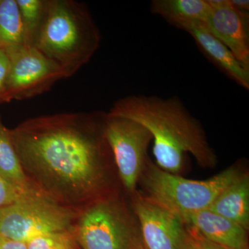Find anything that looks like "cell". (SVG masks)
<instances>
[{"instance_id": "cell-1", "label": "cell", "mask_w": 249, "mask_h": 249, "mask_svg": "<svg viewBox=\"0 0 249 249\" xmlns=\"http://www.w3.org/2000/svg\"><path fill=\"white\" fill-rule=\"evenodd\" d=\"M107 113H60L31 118L9 129L23 171L32 186L79 213L119 191L105 132Z\"/></svg>"}, {"instance_id": "cell-2", "label": "cell", "mask_w": 249, "mask_h": 249, "mask_svg": "<svg viewBox=\"0 0 249 249\" xmlns=\"http://www.w3.org/2000/svg\"><path fill=\"white\" fill-rule=\"evenodd\" d=\"M108 114L145 127L153 138L156 164L168 173L179 175L187 154H191L203 168L217 164V157L202 125L177 96H127L114 103Z\"/></svg>"}, {"instance_id": "cell-3", "label": "cell", "mask_w": 249, "mask_h": 249, "mask_svg": "<svg viewBox=\"0 0 249 249\" xmlns=\"http://www.w3.org/2000/svg\"><path fill=\"white\" fill-rule=\"evenodd\" d=\"M101 41L99 29L85 4L73 0L46 1L34 47L61 67L67 78L91 60Z\"/></svg>"}, {"instance_id": "cell-4", "label": "cell", "mask_w": 249, "mask_h": 249, "mask_svg": "<svg viewBox=\"0 0 249 249\" xmlns=\"http://www.w3.org/2000/svg\"><path fill=\"white\" fill-rule=\"evenodd\" d=\"M239 167H230L206 180H192L160 169L147 160L139 184L149 199L182 218L208 209L218 195L244 173Z\"/></svg>"}, {"instance_id": "cell-5", "label": "cell", "mask_w": 249, "mask_h": 249, "mask_svg": "<svg viewBox=\"0 0 249 249\" xmlns=\"http://www.w3.org/2000/svg\"><path fill=\"white\" fill-rule=\"evenodd\" d=\"M74 231L83 249H134L141 240L138 222L120 191L80 211Z\"/></svg>"}, {"instance_id": "cell-6", "label": "cell", "mask_w": 249, "mask_h": 249, "mask_svg": "<svg viewBox=\"0 0 249 249\" xmlns=\"http://www.w3.org/2000/svg\"><path fill=\"white\" fill-rule=\"evenodd\" d=\"M78 214L31 190L14 204L0 207V235L27 244L39 236L73 229Z\"/></svg>"}, {"instance_id": "cell-7", "label": "cell", "mask_w": 249, "mask_h": 249, "mask_svg": "<svg viewBox=\"0 0 249 249\" xmlns=\"http://www.w3.org/2000/svg\"><path fill=\"white\" fill-rule=\"evenodd\" d=\"M105 132L114 157L119 181L132 196L149 157L147 150L153 140L152 134L142 124L125 118L106 116Z\"/></svg>"}, {"instance_id": "cell-8", "label": "cell", "mask_w": 249, "mask_h": 249, "mask_svg": "<svg viewBox=\"0 0 249 249\" xmlns=\"http://www.w3.org/2000/svg\"><path fill=\"white\" fill-rule=\"evenodd\" d=\"M10 69L6 85V102L34 97L47 91L67 76L58 65L34 46H25L6 53Z\"/></svg>"}, {"instance_id": "cell-9", "label": "cell", "mask_w": 249, "mask_h": 249, "mask_svg": "<svg viewBox=\"0 0 249 249\" xmlns=\"http://www.w3.org/2000/svg\"><path fill=\"white\" fill-rule=\"evenodd\" d=\"M131 196V208L138 222L146 249H186L187 225L182 218L156 204L138 191Z\"/></svg>"}, {"instance_id": "cell-10", "label": "cell", "mask_w": 249, "mask_h": 249, "mask_svg": "<svg viewBox=\"0 0 249 249\" xmlns=\"http://www.w3.org/2000/svg\"><path fill=\"white\" fill-rule=\"evenodd\" d=\"M211 8L206 27L249 70V15L232 7L230 0H207Z\"/></svg>"}, {"instance_id": "cell-11", "label": "cell", "mask_w": 249, "mask_h": 249, "mask_svg": "<svg viewBox=\"0 0 249 249\" xmlns=\"http://www.w3.org/2000/svg\"><path fill=\"white\" fill-rule=\"evenodd\" d=\"M186 32L194 39L198 48L210 62L239 86L249 89V70L233 55L206 27L199 24L188 28Z\"/></svg>"}, {"instance_id": "cell-12", "label": "cell", "mask_w": 249, "mask_h": 249, "mask_svg": "<svg viewBox=\"0 0 249 249\" xmlns=\"http://www.w3.org/2000/svg\"><path fill=\"white\" fill-rule=\"evenodd\" d=\"M183 221L213 243L230 249H247L248 231L209 209L190 214Z\"/></svg>"}, {"instance_id": "cell-13", "label": "cell", "mask_w": 249, "mask_h": 249, "mask_svg": "<svg viewBox=\"0 0 249 249\" xmlns=\"http://www.w3.org/2000/svg\"><path fill=\"white\" fill-rule=\"evenodd\" d=\"M150 11L185 31L196 24H206L211 8L207 0H153Z\"/></svg>"}, {"instance_id": "cell-14", "label": "cell", "mask_w": 249, "mask_h": 249, "mask_svg": "<svg viewBox=\"0 0 249 249\" xmlns=\"http://www.w3.org/2000/svg\"><path fill=\"white\" fill-rule=\"evenodd\" d=\"M208 209L239 224L248 231L249 175L247 173H244L240 178L223 190Z\"/></svg>"}, {"instance_id": "cell-15", "label": "cell", "mask_w": 249, "mask_h": 249, "mask_svg": "<svg viewBox=\"0 0 249 249\" xmlns=\"http://www.w3.org/2000/svg\"><path fill=\"white\" fill-rule=\"evenodd\" d=\"M28 45L16 0L0 1V49L6 53Z\"/></svg>"}, {"instance_id": "cell-16", "label": "cell", "mask_w": 249, "mask_h": 249, "mask_svg": "<svg viewBox=\"0 0 249 249\" xmlns=\"http://www.w3.org/2000/svg\"><path fill=\"white\" fill-rule=\"evenodd\" d=\"M0 175L10 182L24 189L36 188L29 182L23 171L16 153L9 129L6 128L0 116Z\"/></svg>"}, {"instance_id": "cell-17", "label": "cell", "mask_w": 249, "mask_h": 249, "mask_svg": "<svg viewBox=\"0 0 249 249\" xmlns=\"http://www.w3.org/2000/svg\"><path fill=\"white\" fill-rule=\"evenodd\" d=\"M26 36L28 45L34 46L40 30L46 9L45 0H16Z\"/></svg>"}, {"instance_id": "cell-18", "label": "cell", "mask_w": 249, "mask_h": 249, "mask_svg": "<svg viewBox=\"0 0 249 249\" xmlns=\"http://www.w3.org/2000/svg\"><path fill=\"white\" fill-rule=\"evenodd\" d=\"M27 249H81L74 228L70 230L50 232L28 242Z\"/></svg>"}, {"instance_id": "cell-19", "label": "cell", "mask_w": 249, "mask_h": 249, "mask_svg": "<svg viewBox=\"0 0 249 249\" xmlns=\"http://www.w3.org/2000/svg\"><path fill=\"white\" fill-rule=\"evenodd\" d=\"M34 189L36 188L24 189L16 186L0 175V207L14 204L27 192Z\"/></svg>"}, {"instance_id": "cell-20", "label": "cell", "mask_w": 249, "mask_h": 249, "mask_svg": "<svg viewBox=\"0 0 249 249\" xmlns=\"http://www.w3.org/2000/svg\"><path fill=\"white\" fill-rule=\"evenodd\" d=\"M9 69V56L4 51L0 49V103L6 102V85Z\"/></svg>"}, {"instance_id": "cell-21", "label": "cell", "mask_w": 249, "mask_h": 249, "mask_svg": "<svg viewBox=\"0 0 249 249\" xmlns=\"http://www.w3.org/2000/svg\"><path fill=\"white\" fill-rule=\"evenodd\" d=\"M189 240L196 249H230L206 240L196 230L187 225Z\"/></svg>"}, {"instance_id": "cell-22", "label": "cell", "mask_w": 249, "mask_h": 249, "mask_svg": "<svg viewBox=\"0 0 249 249\" xmlns=\"http://www.w3.org/2000/svg\"><path fill=\"white\" fill-rule=\"evenodd\" d=\"M0 249H27V244L0 235Z\"/></svg>"}, {"instance_id": "cell-23", "label": "cell", "mask_w": 249, "mask_h": 249, "mask_svg": "<svg viewBox=\"0 0 249 249\" xmlns=\"http://www.w3.org/2000/svg\"><path fill=\"white\" fill-rule=\"evenodd\" d=\"M232 7L242 14L249 15V1L248 0H230Z\"/></svg>"}, {"instance_id": "cell-24", "label": "cell", "mask_w": 249, "mask_h": 249, "mask_svg": "<svg viewBox=\"0 0 249 249\" xmlns=\"http://www.w3.org/2000/svg\"><path fill=\"white\" fill-rule=\"evenodd\" d=\"M134 249H145V247H144L143 244H142V238H141V240H139V242L138 243H137V245H136L135 248Z\"/></svg>"}, {"instance_id": "cell-25", "label": "cell", "mask_w": 249, "mask_h": 249, "mask_svg": "<svg viewBox=\"0 0 249 249\" xmlns=\"http://www.w3.org/2000/svg\"><path fill=\"white\" fill-rule=\"evenodd\" d=\"M190 242V240H189ZM186 249H196L195 247H193V245L191 243V242H189V245H188V247H187Z\"/></svg>"}, {"instance_id": "cell-26", "label": "cell", "mask_w": 249, "mask_h": 249, "mask_svg": "<svg viewBox=\"0 0 249 249\" xmlns=\"http://www.w3.org/2000/svg\"><path fill=\"white\" fill-rule=\"evenodd\" d=\"M0 1H1V0H0Z\"/></svg>"}]
</instances>
